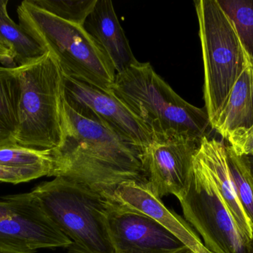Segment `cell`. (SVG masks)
<instances>
[{
  "instance_id": "cell-1",
  "label": "cell",
  "mask_w": 253,
  "mask_h": 253,
  "mask_svg": "<svg viewBox=\"0 0 253 253\" xmlns=\"http://www.w3.org/2000/svg\"><path fill=\"white\" fill-rule=\"evenodd\" d=\"M63 137L51 151V177H64L110 196L126 182L145 185L141 151L103 125L84 117L64 98Z\"/></svg>"
},
{
  "instance_id": "cell-2",
  "label": "cell",
  "mask_w": 253,
  "mask_h": 253,
  "mask_svg": "<svg viewBox=\"0 0 253 253\" xmlns=\"http://www.w3.org/2000/svg\"><path fill=\"white\" fill-rule=\"evenodd\" d=\"M110 92L147 126L153 138L183 135L200 142L211 128L206 108L184 101L150 62L137 61L116 74Z\"/></svg>"
},
{
  "instance_id": "cell-3",
  "label": "cell",
  "mask_w": 253,
  "mask_h": 253,
  "mask_svg": "<svg viewBox=\"0 0 253 253\" xmlns=\"http://www.w3.org/2000/svg\"><path fill=\"white\" fill-rule=\"evenodd\" d=\"M17 14L22 30L56 56L64 76L111 92L117 73L84 27L59 19L32 0L22 1Z\"/></svg>"
},
{
  "instance_id": "cell-4",
  "label": "cell",
  "mask_w": 253,
  "mask_h": 253,
  "mask_svg": "<svg viewBox=\"0 0 253 253\" xmlns=\"http://www.w3.org/2000/svg\"><path fill=\"white\" fill-rule=\"evenodd\" d=\"M20 82L18 145L52 151L63 137L64 74L56 56L47 51L31 63L16 66Z\"/></svg>"
},
{
  "instance_id": "cell-5",
  "label": "cell",
  "mask_w": 253,
  "mask_h": 253,
  "mask_svg": "<svg viewBox=\"0 0 253 253\" xmlns=\"http://www.w3.org/2000/svg\"><path fill=\"white\" fill-rule=\"evenodd\" d=\"M44 212L68 236L70 253H114L106 224L107 198L64 177L32 190Z\"/></svg>"
},
{
  "instance_id": "cell-6",
  "label": "cell",
  "mask_w": 253,
  "mask_h": 253,
  "mask_svg": "<svg viewBox=\"0 0 253 253\" xmlns=\"http://www.w3.org/2000/svg\"><path fill=\"white\" fill-rule=\"evenodd\" d=\"M194 3L205 71V108L211 125L247 64L253 59L218 0H199Z\"/></svg>"
},
{
  "instance_id": "cell-7",
  "label": "cell",
  "mask_w": 253,
  "mask_h": 253,
  "mask_svg": "<svg viewBox=\"0 0 253 253\" xmlns=\"http://www.w3.org/2000/svg\"><path fill=\"white\" fill-rule=\"evenodd\" d=\"M184 218L213 253H248L249 242L239 231L209 170L196 152L188 185L179 199Z\"/></svg>"
},
{
  "instance_id": "cell-8",
  "label": "cell",
  "mask_w": 253,
  "mask_h": 253,
  "mask_svg": "<svg viewBox=\"0 0 253 253\" xmlns=\"http://www.w3.org/2000/svg\"><path fill=\"white\" fill-rule=\"evenodd\" d=\"M1 199L0 252L36 253L40 249L68 248L73 245L32 192Z\"/></svg>"
},
{
  "instance_id": "cell-9",
  "label": "cell",
  "mask_w": 253,
  "mask_h": 253,
  "mask_svg": "<svg viewBox=\"0 0 253 253\" xmlns=\"http://www.w3.org/2000/svg\"><path fill=\"white\" fill-rule=\"evenodd\" d=\"M65 99L79 114L103 125L142 151L153 140L145 124L111 92L64 76Z\"/></svg>"
},
{
  "instance_id": "cell-10",
  "label": "cell",
  "mask_w": 253,
  "mask_h": 253,
  "mask_svg": "<svg viewBox=\"0 0 253 253\" xmlns=\"http://www.w3.org/2000/svg\"><path fill=\"white\" fill-rule=\"evenodd\" d=\"M199 144L183 135L153 137L141 151L146 187L159 199L172 195L179 200L187 190Z\"/></svg>"
},
{
  "instance_id": "cell-11",
  "label": "cell",
  "mask_w": 253,
  "mask_h": 253,
  "mask_svg": "<svg viewBox=\"0 0 253 253\" xmlns=\"http://www.w3.org/2000/svg\"><path fill=\"white\" fill-rule=\"evenodd\" d=\"M105 197L107 227L114 253H177L187 248L151 217Z\"/></svg>"
},
{
  "instance_id": "cell-12",
  "label": "cell",
  "mask_w": 253,
  "mask_h": 253,
  "mask_svg": "<svg viewBox=\"0 0 253 253\" xmlns=\"http://www.w3.org/2000/svg\"><path fill=\"white\" fill-rule=\"evenodd\" d=\"M108 197L130 209L142 212L163 226L194 253H213L192 229L191 226L174 211L168 209L162 199L155 196L145 185L135 182L120 184Z\"/></svg>"
},
{
  "instance_id": "cell-13",
  "label": "cell",
  "mask_w": 253,
  "mask_h": 253,
  "mask_svg": "<svg viewBox=\"0 0 253 253\" xmlns=\"http://www.w3.org/2000/svg\"><path fill=\"white\" fill-rule=\"evenodd\" d=\"M83 27L111 61L117 74L138 61L111 0H97Z\"/></svg>"
},
{
  "instance_id": "cell-14",
  "label": "cell",
  "mask_w": 253,
  "mask_h": 253,
  "mask_svg": "<svg viewBox=\"0 0 253 253\" xmlns=\"http://www.w3.org/2000/svg\"><path fill=\"white\" fill-rule=\"evenodd\" d=\"M208 167L221 197L228 206L236 225L243 237L250 242L253 227L244 210L236 193L227 157V145L222 141L208 136L202 138L196 151Z\"/></svg>"
},
{
  "instance_id": "cell-15",
  "label": "cell",
  "mask_w": 253,
  "mask_h": 253,
  "mask_svg": "<svg viewBox=\"0 0 253 253\" xmlns=\"http://www.w3.org/2000/svg\"><path fill=\"white\" fill-rule=\"evenodd\" d=\"M253 124V60L247 64L235 83L221 112L211 123L223 138L227 140L236 131Z\"/></svg>"
},
{
  "instance_id": "cell-16",
  "label": "cell",
  "mask_w": 253,
  "mask_h": 253,
  "mask_svg": "<svg viewBox=\"0 0 253 253\" xmlns=\"http://www.w3.org/2000/svg\"><path fill=\"white\" fill-rule=\"evenodd\" d=\"M20 92L16 67L0 66V147L16 144Z\"/></svg>"
},
{
  "instance_id": "cell-17",
  "label": "cell",
  "mask_w": 253,
  "mask_h": 253,
  "mask_svg": "<svg viewBox=\"0 0 253 253\" xmlns=\"http://www.w3.org/2000/svg\"><path fill=\"white\" fill-rule=\"evenodd\" d=\"M7 2L0 0V38L13 53L16 66H22L40 59L47 51L9 16Z\"/></svg>"
},
{
  "instance_id": "cell-18",
  "label": "cell",
  "mask_w": 253,
  "mask_h": 253,
  "mask_svg": "<svg viewBox=\"0 0 253 253\" xmlns=\"http://www.w3.org/2000/svg\"><path fill=\"white\" fill-rule=\"evenodd\" d=\"M227 157L238 197L253 227V172L248 156L238 155L227 145Z\"/></svg>"
},
{
  "instance_id": "cell-19",
  "label": "cell",
  "mask_w": 253,
  "mask_h": 253,
  "mask_svg": "<svg viewBox=\"0 0 253 253\" xmlns=\"http://www.w3.org/2000/svg\"><path fill=\"white\" fill-rule=\"evenodd\" d=\"M0 165L16 168H39L50 172L51 177L53 160L51 151H38L16 144L0 147Z\"/></svg>"
},
{
  "instance_id": "cell-20",
  "label": "cell",
  "mask_w": 253,
  "mask_h": 253,
  "mask_svg": "<svg viewBox=\"0 0 253 253\" xmlns=\"http://www.w3.org/2000/svg\"><path fill=\"white\" fill-rule=\"evenodd\" d=\"M253 59V0H218Z\"/></svg>"
},
{
  "instance_id": "cell-21",
  "label": "cell",
  "mask_w": 253,
  "mask_h": 253,
  "mask_svg": "<svg viewBox=\"0 0 253 253\" xmlns=\"http://www.w3.org/2000/svg\"><path fill=\"white\" fill-rule=\"evenodd\" d=\"M40 8L67 22L83 26L97 0H32Z\"/></svg>"
},
{
  "instance_id": "cell-22",
  "label": "cell",
  "mask_w": 253,
  "mask_h": 253,
  "mask_svg": "<svg viewBox=\"0 0 253 253\" xmlns=\"http://www.w3.org/2000/svg\"><path fill=\"white\" fill-rule=\"evenodd\" d=\"M44 176L50 177V172L39 168H16L0 165V182L17 184Z\"/></svg>"
},
{
  "instance_id": "cell-23",
  "label": "cell",
  "mask_w": 253,
  "mask_h": 253,
  "mask_svg": "<svg viewBox=\"0 0 253 253\" xmlns=\"http://www.w3.org/2000/svg\"><path fill=\"white\" fill-rule=\"evenodd\" d=\"M227 141L238 155L253 156V124L249 129L236 131Z\"/></svg>"
},
{
  "instance_id": "cell-24",
  "label": "cell",
  "mask_w": 253,
  "mask_h": 253,
  "mask_svg": "<svg viewBox=\"0 0 253 253\" xmlns=\"http://www.w3.org/2000/svg\"><path fill=\"white\" fill-rule=\"evenodd\" d=\"M0 61L2 63L6 64L14 62V57L11 51L1 43H0Z\"/></svg>"
},
{
  "instance_id": "cell-25",
  "label": "cell",
  "mask_w": 253,
  "mask_h": 253,
  "mask_svg": "<svg viewBox=\"0 0 253 253\" xmlns=\"http://www.w3.org/2000/svg\"><path fill=\"white\" fill-rule=\"evenodd\" d=\"M248 253H253V234L252 239L250 240L248 244Z\"/></svg>"
},
{
  "instance_id": "cell-26",
  "label": "cell",
  "mask_w": 253,
  "mask_h": 253,
  "mask_svg": "<svg viewBox=\"0 0 253 253\" xmlns=\"http://www.w3.org/2000/svg\"><path fill=\"white\" fill-rule=\"evenodd\" d=\"M249 158L250 163H251V169H252V171L253 172V156H250L248 157Z\"/></svg>"
},
{
  "instance_id": "cell-27",
  "label": "cell",
  "mask_w": 253,
  "mask_h": 253,
  "mask_svg": "<svg viewBox=\"0 0 253 253\" xmlns=\"http://www.w3.org/2000/svg\"><path fill=\"white\" fill-rule=\"evenodd\" d=\"M177 253H194L192 252V251H190V249H188V248H186V249L184 250V251H181V252H178Z\"/></svg>"
},
{
  "instance_id": "cell-28",
  "label": "cell",
  "mask_w": 253,
  "mask_h": 253,
  "mask_svg": "<svg viewBox=\"0 0 253 253\" xmlns=\"http://www.w3.org/2000/svg\"><path fill=\"white\" fill-rule=\"evenodd\" d=\"M0 43H2V44H3V43H2V41H1V38H0ZM3 45H4V44H3Z\"/></svg>"
},
{
  "instance_id": "cell-29",
  "label": "cell",
  "mask_w": 253,
  "mask_h": 253,
  "mask_svg": "<svg viewBox=\"0 0 253 253\" xmlns=\"http://www.w3.org/2000/svg\"><path fill=\"white\" fill-rule=\"evenodd\" d=\"M0 253H7L0 252Z\"/></svg>"
}]
</instances>
